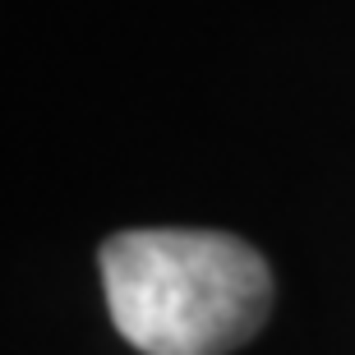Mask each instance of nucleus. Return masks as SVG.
Wrapping results in <instances>:
<instances>
[{"instance_id":"nucleus-1","label":"nucleus","mask_w":355,"mask_h":355,"mask_svg":"<svg viewBox=\"0 0 355 355\" xmlns=\"http://www.w3.org/2000/svg\"><path fill=\"white\" fill-rule=\"evenodd\" d=\"M97 263L111 323L144 355H226L272 309L263 254L222 231H120Z\"/></svg>"}]
</instances>
